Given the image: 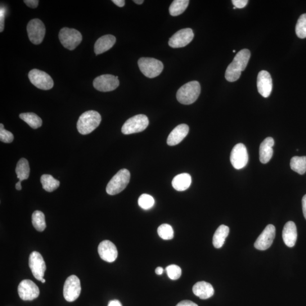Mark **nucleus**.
Listing matches in <instances>:
<instances>
[{"label":"nucleus","mask_w":306,"mask_h":306,"mask_svg":"<svg viewBox=\"0 0 306 306\" xmlns=\"http://www.w3.org/2000/svg\"><path fill=\"white\" fill-rule=\"evenodd\" d=\"M250 56V51L247 49H242L237 54L225 72V78L228 82H236L240 78L242 71L248 64Z\"/></svg>","instance_id":"nucleus-1"},{"label":"nucleus","mask_w":306,"mask_h":306,"mask_svg":"<svg viewBox=\"0 0 306 306\" xmlns=\"http://www.w3.org/2000/svg\"><path fill=\"white\" fill-rule=\"evenodd\" d=\"M101 120V116L98 112L88 111L80 116L76 124V128L80 133L88 134L98 127Z\"/></svg>","instance_id":"nucleus-2"},{"label":"nucleus","mask_w":306,"mask_h":306,"mask_svg":"<svg viewBox=\"0 0 306 306\" xmlns=\"http://www.w3.org/2000/svg\"><path fill=\"white\" fill-rule=\"evenodd\" d=\"M201 92V86L197 81L184 84L178 90L177 98L179 102L183 105H191L199 98Z\"/></svg>","instance_id":"nucleus-3"},{"label":"nucleus","mask_w":306,"mask_h":306,"mask_svg":"<svg viewBox=\"0 0 306 306\" xmlns=\"http://www.w3.org/2000/svg\"><path fill=\"white\" fill-rule=\"evenodd\" d=\"M130 174L127 169H121L108 183L106 192L110 195H115L122 192L129 183Z\"/></svg>","instance_id":"nucleus-4"},{"label":"nucleus","mask_w":306,"mask_h":306,"mask_svg":"<svg viewBox=\"0 0 306 306\" xmlns=\"http://www.w3.org/2000/svg\"><path fill=\"white\" fill-rule=\"evenodd\" d=\"M138 65L142 74L149 79L159 76L164 67L163 63L161 61L150 57L139 58Z\"/></svg>","instance_id":"nucleus-5"},{"label":"nucleus","mask_w":306,"mask_h":306,"mask_svg":"<svg viewBox=\"0 0 306 306\" xmlns=\"http://www.w3.org/2000/svg\"><path fill=\"white\" fill-rule=\"evenodd\" d=\"M149 121L145 115L134 116L125 121L121 128L124 134H131L143 131L148 127Z\"/></svg>","instance_id":"nucleus-6"},{"label":"nucleus","mask_w":306,"mask_h":306,"mask_svg":"<svg viewBox=\"0 0 306 306\" xmlns=\"http://www.w3.org/2000/svg\"><path fill=\"white\" fill-rule=\"evenodd\" d=\"M58 38L62 46L69 50H73L83 40V36L79 31L67 28L61 29Z\"/></svg>","instance_id":"nucleus-7"},{"label":"nucleus","mask_w":306,"mask_h":306,"mask_svg":"<svg viewBox=\"0 0 306 306\" xmlns=\"http://www.w3.org/2000/svg\"><path fill=\"white\" fill-rule=\"evenodd\" d=\"M29 78L31 84L39 89L48 91L53 87L51 76L45 71L37 69L31 70L29 73Z\"/></svg>","instance_id":"nucleus-8"},{"label":"nucleus","mask_w":306,"mask_h":306,"mask_svg":"<svg viewBox=\"0 0 306 306\" xmlns=\"http://www.w3.org/2000/svg\"><path fill=\"white\" fill-rule=\"evenodd\" d=\"M82 291L81 282L78 277L71 275L67 278L65 282L63 295L67 301L71 302L78 299Z\"/></svg>","instance_id":"nucleus-9"},{"label":"nucleus","mask_w":306,"mask_h":306,"mask_svg":"<svg viewBox=\"0 0 306 306\" xmlns=\"http://www.w3.org/2000/svg\"><path fill=\"white\" fill-rule=\"evenodd\" d=\"M119 84L118 76L103 74L94 80L93 86L98 91L109 92L114 91L119 86Z\"/></svg>","instance_id":"nucleus-10"},{"label":"nucleus","mask_w":306,"mask_h":306,"mask_svg":"<svg viewBox=\"0 0 306 306\" xmlns=\"http://www.w3.org/2000/svg\"><path fill=\"white\" fill-rule=\"evenodd\" d=\"M27 31L31 43L39 44L43 42L46 34V28L42 21L34 19L29 22L27 26Z\"/></svg>","instance_id":"nucleus-11"},{"label":"nucleus","mask_w":306,"mask_h":306,"mask_svg":"<svg viewBox=\"0 0 306 306\" xmlns=\"http://www.w3.org/2000/svg\"><path fill=\"white\" fill-rule=\"evenodd\" d=\"M231 161L233 167L237 170L244 168L248 164V152L244 144L238 143L233 147L231 155Z\"/></svg>","instance_id":"nucleus-12"},{"label":"nucleus","mask_w":306,"mask_h":306,"mask_svg":"<svg viewBox=\"0 0 306 306\" xmlns=\"http://www.w3.org/2000/svg\"><path fill=\"white\" fill-rule=\"evenodd\" d=\"M29 267L34 277L41 281L46 270V265L41 254L34 251L29 256Z\"/></svg>","instance_id":"nucleus-13"},{"label":"nucleus","mask_w":306,"mask_h":306,"mask_svg":"<svg viewBox=\"0 0 306 306\" xmlns=\"http://www.w3.org/2000/svg\"><path fill=\"white\" fill-rule=\"evenodd\" d=\"M18 292L21 299L24 300H33L37 298L40 294L38 286L30 280H24L20 282Z\"/></svg>","instance_id":"nucleus-14"},{"label":"nucleus","mask_w":306,"mask_h":306,"mask_svg":"<svg viewBox=\"0 0 306 306\" xmlns=\"http://www.w3.org/2000/svg\"><path fill=\"white\" fill-rule=\"evenodd\" d=\"M194 34L191 29H184L179 30L169 39V44L174 48L186 47L192 42Z\"/></svg>","instance_id":"nucleus-15"},{"label":"nucleus","mask_w":306,"mask_h":306,"mask_svg":"<svg viewBox=\"0 0 306 306\" xmlns=\"http://www.w3.org/2000/svg\"><path fill=\"white\" fill-rule=\"evenodd\" d=\"M275 236V227L273 224H268L255 242L254 245L255 248L261 251L268 249L273 244Z\"/></svg>","instance_id":"nucleus-16"},{"label":"nucleus","mask_w":306,"mask_h":306,"mask_svg":"<svg viewBox=\"0 0 306 306\" xmlns=\"http://www.w3.org/2000/svg\"><path fill=\"white\" fill-rule=\"evenodd\" d=\"M98 250L101 258L105 262L112 263L118 258V252L116 247L110 241H102L99 245Z\"/></svg>","instance_id":"nucleus-17"},{"label":"nucleus","mask_w":306,"mask_h":306,"mask_svg":"<svg viewBox=\"0 0 306 306\" xmlns=\"http://www.w3.org/2000/svg\"><path fill=\"white\" fill-rule=\"evenodd\" d=\"M272 80L269 72L262 70L258 75L257 87L260 95L268 98L272 91Z\"/></svg>","instance_id":"nucleus-18"},{"label":"nucleus","mask_w":306,"mask_h":306,"mask_svg":"<svg viewBox=\"0 0 306 306\" xmlns=\"http://www.w3.org/2000/svg\"><path fill=\"white\" fill-rule=\"evenodd\" d=\"M188 126L185 124H180L175 127L169 134L167 143L169 146H175L181 143L188 134Z\"/></svg>","instance_id":"nucleus-19"},{"label":"nucleus","mask_w":306,"mask_h":306,"mask_svg":"<svg viewBox=\"0 0 306 306\" xmlns=\"http://www.w3.org/2000/svg\"><path fill=\"white\" fill-rule=\"evenodd\" d=\"M282 238L287 247L295 246L297 240V230L294 222L289 221L285 224L282 231Z\"/></svg>","instance_id":"nucleus-20"},{"label":"nucleus","mask_w":306,"mask_h":306,"mask_svg":"<svg viewBox=\"0 0 306 306\" xmlns=\"http://www.w3.org/2000/svg\"><path fill=\"white\" fill-rule=\"evenodd\" d=\"M116 38L114 35H106L99 38L94 45V52L96 55H100L109 50L116 43Z\"/></svg>","instance_id":"nucleus-21"},{"label":"nucleus","mask_w":306,"mask_h":306,"mask_svg":"<svg viewBox=\"0 0 306 306\" xmlns=\"http://www.w3.org/2000/svg\"><path fill=\"white\" fill-rule=\"evenodd\" d=\"M274 141L272 137H267L261 143L259 149L260 161L262 164H267L273 156V146Z\"/></svg>","instance_id":"nucleus-22"},{"label":"nucleus","mask_w":306,"mask_h":306,"mask_svg":"<svg viewBox=\"0 0 306 306\" xmlns=\"http://www.w3.org/2000/svg\"><path fill=\"white\" fill-rule=\"evenodd\" d=\"M193 292L201 299H207L212 296L214 293V288L208 282H198L193 287Z\"/></svg>","instance_id":"nucleus-23"},{"label":"nucleus","mask_w":306,"mask_h":306,"mask_svg":"<svg viewBox=\"0 0 306 306\" xmlns=\"http://www.w3.org/2000/svg\"><path fill=\"white\" fill-rule=\"evenodd\" d=\"M192 178L190 174L183 173L175 177L172 181V185L175 190L184 191L190 187Z\"/></svg>","instance_id":"nucleus-24"},{"label":"nucleus","mask_w":306,"mask_h":306,"mask_svg":"<svg viewBox=\"0 0 306 306\" xmlns=\"http://www.w3.org/2000/svg\"><path fill=\"white\" fill-rule=\"evenodd\" d=\"M229 232L228 227L224 224L220 225L217 229L213 238V245L215 249L221 248L228 235Z\"/></svg>","instance_id":"nucleus-25"},{"label":"nucleus","mask_w":306,"mask_h":306,"mask_svg":"<svg viewBox=\"0 0 306 306\" xmlns=\"http://www.w3.org/2000/svg\"><path fill=\"white\" fill-rule=\"evenodd\" d=\"M30 172L29 162L25 159H21L18 162L16 169V173L17 175L19 181H23L28 179L29 177Z\"/></svg>","instance_id":"nucleus-26"},{"label":"nucleus","mask_w":306,"mask_h":306,"mask_svg":"<svg viewBox=\"0 0 306 306\" xmlns=\"http://www.w3.org/2000/svg\"><path fill=\"white\" fill-rule=\"evenodd\" d=\"M40 182L42 184L44 190L48 192H52L56 190L60 186V182L54 178L52 175L44 174L40 178Z\"/></svg>","instance_id":"nucleus-27"},{"label":"nucleus","mask_w":306,"mask_h":306,"mask_svg":"<svg viewBox=\"0 0 306 306\" xmlns=\"http://www.w3.org/2000/svg\"><path fill=\"white\" fill-rule=\"evenodd\" d=\"M20 118L33 129L39 128L42 125L41 118L37 114L33 113V112L22 113L20 115Z\"/></svg>","instance_id":"nucleus-28"},{"label":"nucleus","mask_w":306,"mask_h":306,"mask_svg":"<svg viewBox=\"0 0 306 306\" xmlns=\"http://www.w3.org/2000/svg\"><path fill=\"white\" fill-rule=\"evenodd\" d=\"M190 3L188 0H174L169 8L171 16H178L186 11Z\"/></svg>","instance_id":"nucleus-29"},{"label":"nucleus","mask_w":306,"mask_h":306,"mask_svg":"<svg viewBox=\"0 0 306 306\" xmlns=\"http://www.w3.org/2000/svg\"><path fill=\"white\" fill-rule=\"evenodd\" d=\"M290 167L294 172L300 175L304 174L306 172V157H292L290 161Z\"/></svg>","instance_id":"nucleus-30"},{"label":"nucleus","mask_w":306,"mask_h":306,"mask_svg":"<svg viewBox=\"0 0 306 306\" xmlns=\"http://www.w3.org/2000/svg\"><path fill=\"white\" fill-rule=\"evenodd\" d=\"M32 223L34 227L38 232H43L46 228L45 215L41 211L36 210L32 215Z\"/></svg>","instance_id":"nucleus-31"},{"label":"nucleus","mask_w":306,"mask_h":306,"mask_svg":"<svg viewBox=\"0 0 306 306\" xmlns=\"http://www.w3.org/2000/svg\"><path fill=\"white\" fill-rule=\"evenodd\" d=\"M159 236L164 240H172L174 236V230L170 224H163L158 228Z\"/></svg>","instance_id":"nucleus-32"},{"label":"nucleus","mask_w":306,"mask_h":306,"mask_svg":"<svg viewBox=\"0 0 306 306\" xmlns=\"http://www.w3.org/2000/svg\"><path fill=\"white\" fill-rule=\"evenodd\" d=\"M295 32L298 38H306V14L301 15L299 17L295 27Z\"/></svg>","instance_id":"nucleus-33"},{"label":"nucleus","mask_w":306,"mask_h":306,"mask_svg":"<svg viewBox=\"0 0 306 306\" xmlns=\"http://www.w3.org/2000/svg\"><path fill=\"white\" fill-rule=\"evenodd\" d=\"M138 205L144 210H148L152 208L155 204L154 198L147 194H142L139 197Z\"/></svg>","instance_id":"nucleus-34"},{"label":"nucleus","mask_w":306,"mask_h":306,"mask_svg":"<svg viewBox=\"0 0 306 306\" xmlns=\"http://www.w3.org/2000/svg\"><path fill=\"white\" fill-rule=\"evenodd\" d=\"M168 277L172 280H177L182 275V269L177 265H170L166 268Z\"/></svg>","instance_id":"nucleus-35"},{"label":"nucleus","mask_w":306,"mask_h":306,"mask_svg":"<svg viewBox=\"0 0 306 306\" xmlns=\"http://www.w3.org/2000/svg\"><path fill=\"white\" fill-rule=\"evenodd\" d=\"M13 139L14 136L13 133L4 129L3 124H0V140L4 143H10L13 142Z\"/></svg>","instance_id":"nucleus-36"},{"label":"nucleus","mask_w":306,"mask_h":306,"mask_svg":"<svg viewBox=\"0 0 306 306\" xmlns=\"http://www.w3.org/2000/svg\"><path fill=\"white\" fill-rule=\"evenodd\" d=\"M7 14V9L6 7H1L0 10V32H3L4 29V22H5V17Z\"/></svg>","instance_id":"nucleus-37"},{"label":"nucleus","mask_w":306,"mask_h":306,"mask_svg":"<svg viewBox=\"0 0 306 306\" xmlns=\"http://www.w3.org/2000/svg\"><path fill=\"white\" fill-rule=\"evenodd\" d=\"M232 3L236 8L241 9L245 8L249 2L247 0H233Z\"/></svg>","instance_id":"nucleus-38"},{"label":"nucleus","mask_w":306,"mask_h":306,"mask_svg":"<svg viewBox=\"0 0 306 306\" xmlns=\"http://www.w3.org/2000/svg\"><path fill=\"white\" fill-rule=\"evenodd\" d=\"M24 3L29 7L31 8H36L38 6L39 1L38 0H26Z\"/></svg>","instance_id":"nucleus-39"},{"label":"nucleus","mask_w":306,"mask_h":306,"mask_svg":"<svg viewBox=\"0 0 306 306\" xmlns=\"http://www.w3.org/2000/svg\"><path fill=\"white\" fill-rule=\"evenodd\" d=\"M176 306H198V305L191 300H185L181 301Z\"/></svg>","instance_id":"nucleus-40"},{"label":"nucleus","mask_w":306,"mask_h":306,"mask_svg":"<svg viewBox=\"0 0 306 306\" xmlns=\"http://www.w3.org/2000/svg\"><path fill=\"white\" fill-rule=\"evenodd\" d=\"M107 306H123L118 300H112L109 301Z\"/></svg>","instance_id":"nucleus-41"},{"label":"nucleus","mask_w":306,"mask_h":306,"mask_svg":"<svg viewBox=\"0 0 306 306\" xmlns=\"http://www.w3.org/2000/svg\"><path fill=\"white\" fill-rule=\"evenodd\" d=\"M301 202H302V209L304 217L306 219V195H305L303 197L302 201H301Z\"/></svg>","instance_id":"nucleus-42"},{"label":"nucleus","mask_w":306,"mask_h":306,"mask_svg":"<svg viewBox=\"0 0 306 306\" xmlns=\"http://www.w3.org/2000/svg\"><path fill=\"white\" fill-rule=\"evenodd\" d=\"M112 3H114L115 5L119 7H123L125 6V2L124 0H112Z\"/></svg>","instance_id":"nucleus-43"},{"label":"nucleus","mask_w":306,"mask_h":306,"mask_svg":"<svg viewBox=\"0 0 306 306\" xmlns=\"http://www.w3.org/2000/svg\"><path fill=\"white\" fill-rule=\"evenodd\" d=\"M164 269L161 267H157L156 269V273L158 274V275H161L164 273Z\"/></svg>","instance_id":"nucleus-44"},{"label":"nucleus","mask_w":306,"mask_h":306,"mask_svg":"<svg viewBox=\"0 0 306 306\" xmlns=\"http://www.w3.org/2000/svg\"><path fill=\"white\" fill-rule=\"evenodd\" d=\"M16 188L17 189V190L20 191L22 190V186H21V182L19 181V182H17L16 184Z\"/></svg>","instance_id":"nucleus-45"},{"label":"nucleus","mask_w":306,"mask_h":306,"mask_svg":"<svg viewBox=\"0 0 306 306\" xmlns=\"http://www.w3.org/2000/svg\"><path fill=\"white\" fill-rule=\"evenodd\" d=\"M133 2L138 4V5H140V4H142L144 1H143V0H135V1H133Z\"/></svg>","instance_id":"nucleus-46"},{"label":"nucleus","mask_w":306,"mask_h":306,"mask_svg":"<svg viewBox=\"0 0 306 306\" xmlns=\"http://www.w3.org/2000/svg\"><path fill=\"white\" fill-rule=\"evenodd\" d=\"M41 282L42 283H45V282H46V280H45V279L43 278V280L41 281Z\"/></svg>","instance_id":"nucleus-47"}]
</instances>
